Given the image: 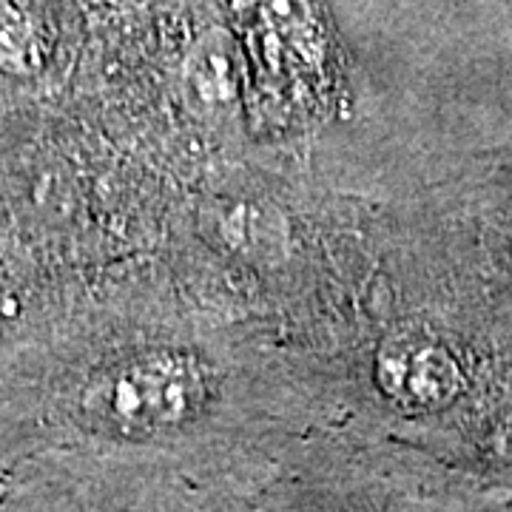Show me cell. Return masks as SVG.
Segmentation results:
<instances>
[{"mask_svg": "<svg viewBox=\"0 0 512 512\" xmlns=\"http://www.w3.org/2000/svg\"><path fill=\"white\" fill-rule=\"evenodd\" d=\"M214 402V373L191 350L148 348L94 370L77 416L111 441L171 439L194 427Z\"/></svg>", "mask_w": 512, "mask_h": 512, "instance_id": "1", "label": "cell"}, {"mask_svg": "<svg viewBox=\"0 0 512 512\" xmlns=\"http://www.w3.org/2000/svg\"><path fill=\"white\" fill-rule=\"evenodd\" d=\"M373 382L396 413L427 419L456 410L473 393L476 373L453 336L413 328L390 336L376 350Z\"/></svg>", "mask_w": 512, "mask_h": 512, "instance_id": "2", "label": "cell"}, {"mask_svg": "<svg viewBox=\"0 0 512 512\" xmlns=\"http://www.w3.org/2000/svg\"><path fill=\"white\" fill-rule=\"evenodd\" d=\"M46 57V26L32 0H0V72L35 74Z\"/></svg>", "mask_w": 512, "mask_h": 512, "instance_id": "3", "label": "cell"}]
</instances>
